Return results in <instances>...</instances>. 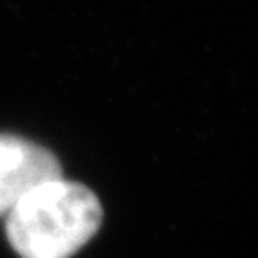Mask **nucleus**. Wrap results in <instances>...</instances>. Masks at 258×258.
<instances>
[{"mask_svg": "<svg viewBox=\"0 0 258 258\" xmlns=\"http://www.w3.org/2000/svg\"><path fill=\"white\" fill-rule=\"evenodd\" d=\"M102 224V206L86 185L45 181L7 214V236L21 258H70Z\"/></svg>", "mask_w": 258, "mask_h": 258, "instance_id": "1", "label": "nucleus"}, {"mask_svg": "<svg viewBox=\"0 0 258 258\" xmlns=\"http://www.w3.org/2000/svg\"><path fill=\"white\" fill-rule=\"evenodd\" d=\"M57 177L61 167L51 151L21 137L0 135V216L9 214L35 187Z\"/></svg>", "mask_w": 258, "mask_h": 258, "instance_id": "2", "label": "nucleus"}]
</instances>
